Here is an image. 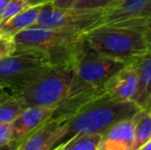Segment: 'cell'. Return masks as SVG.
<instances>
[{"label": "cell", "instance_id": "cell-6", "mask_svg": "<svg viewBox=\"0 0 151 150\" xmlns=\"http://www.w3.org/2000/svg\"><path fill=\"white\" fill-rule=\"evenodd\" d=\"M52 64L44 57L17 52L0 61V88L14 93L43 74Z\"/></svg>", "mask_w": 151, "mask_h": 150}, {"label": "cell", "instance_id": "cell-22", "mask_svg": "<svg viewBox=\"0 0 151 150\" xmlns=\"http://www.w3.org/2000/svg\"><path fill=\"white\" fill-rule=\"evenodd\" d=\"M79 0H52V4L54 7L62 8V9H68V8H73L75 4Z\"/></svg>", "mask_w": 151, "mask_h": 150}, {"label": "cell", "instance_id": "cell-9", "mask_svg": "<svg viewBox=\"0 0 151 150\" xmlns=\"http://www.w3.org/2000/svg\"><path fill=\"white\" fill-rule=\"evenodd\" d=\"M65 120L52 116L47 122L17 142L14 150H52L62 144L65 136Z\"/></svg>", "mask_w": 151, "mask_h": 150}, {"label": "cell", "instance_id": "cell-23", "mask_svg": "<svg viewBox=\"0 0 151 150\" xmlns=\"http://www.w3.org/2000/svg\"><path fill=\"white\" fill-rule=\"evenodd\" d=\"M28 6H43L47 3H52V0H25Z\"/></svg>", "mask_w": 151, "mask_h": 150}, {"label": "cell", "instance_id": "cell-10", "mask_svg": "<svg viewBox=\"0 0 151 150\" xmlns=\"http://www.w3.org/2000/svg\"><path fill=\"white\" fill-rule=\"evenodd\" d=\"M138 92V76L132 64H125L100 88V93L103 96L121 102L136 103Z\"/></svg>", "mask_w": 151, "mask_h": 150}, {"label": "cell", "instance_id": "cell-15", "mask_svg": "<svg viewBox=\"0 0 151 150\" xmlns=\"http://www.w3.org/2000/svg\"><path fill=\"white\" fill-rule=\"evenodd\" d=\"M27 107L6 90L0 96V126L12 122Z\"/></svg>", "mask_w": 151, "mask_h": 150}, {"label": "cell", "instance_id": "cell-14", "mask_svg": "<svg viewBox=\"0 0 151 150\" xmlns=\"http://www.w3.org/2000/svg\"><path fill=\"white\" fill-rule=\"evenodd\" d=\"M42 6H31L0 24V36L14 38L19 33L35 27Z\"/></svg>", "mask_w": 151, "mask_h": 150}, {"label": "cell", "instance_id": "cell-8", "mask_svg": "<svg viewBox=\"0 0 151 150\" xmlns=\"http://www.w3.org/2000/svg\"><path fill=\"white\" fill-rule=\"evenodd\" d=\"M102 11L103 9H62L47 3L42 6L35 27L66 29L86 33L95 28Z\"/></svg>", "mask_w": 151, "mask_h": 150}, {"label": "cell", "instance_id": "cell-5", "mask_svg": "<svg viewBox=\"0 0 151 150\" xmlns=\"http://www.w3.org/2000/svg\"><path fill=\"white\" fill-rule=\"evenodd\" d=\"M124 65L100 56L86 45L73 65V79L67 98L102 95L100 88Z\"/></svg>", "mask_w": 151, "mask_h": 150}, {"label": "cell", "instance_id": "cell-28", "mask_svg": "<svg viewBox=\"0 0 151 150\" xmlns=\"http://www.w3.org/2000/svg\"><path fill=\"white\" fill-rule=\"evenodd\" d=\"M146 111H147L148 114H149V115L151 116V102H150V104H149V107H148V109Z\"/></svg>", "mask_w": 151, "mask_h": 150}, {"label": "cell", "instance_id": "cell-11", "mask_svg": "<svg viewBox=\"0 0 151 150\" xmlns=\"http://www.w3.org/2000/svg\"><path fill=\"white\" fill-rule=\"evenodd\" d=\"M55 107H28L12 122V142H19L54 116Z\"/></svg>", "mask_w": 151, "mask_h": 150}, {"label": "cell", "instance_id": "cell-7", "mask_svg": "<svg viewBox=\"0 0 151 150\" xmlns=\"http://www.w3.org/2000/svg\"><path fill=\"white\" fill-rule=\"evenodd\" d=\"M147 29L151 27V0H116L104 8L96 27ZM95 27V28H96Z\"/></svg>", "mask_w": 151, "mask_h": 150}, {"label": "cell", "instance_id": "cell-27", "mask_svg": "<svg viewBox=\"0 0 151 150\" xmlns=\"http://www.w3.org/2000/svg\"><path fill=\"white\" fill-rule=\"evenodd\" d=\"M137 150H151V140H149L147 143H145L143 146H141Z\"/></svg>", "mask_w": 151, "mask_h": 150}, {"label": "cell", "instance_id": "cell-12", "mask_svg": "<svg viewBox=\"0 0 151 150\" xmlns=\"http://www.w3.org/2000/svg\"><path fill=\"white\" fill-rule=\"evenodd\" d=\"M136 115L112 126L102 135L98 150H133L135 142Z\"/></svg>", "mask_w": 151, "mask_h": 150}, {"label": "cell", "instance_id": "cell-29", "mask_svg": "<svg viewBox=\"0 0 151 150\" xmlns=\"http://www.w3.org/2000/svg\"><path fill=\"white\" fill-rule=\"evenodd\" d=\"M5 92H6L5 90H3V88H0V96H2V95H3Z\"/></svg>", "mask_w": 151, "mask_h": 150}, {"label": "cell", "instance_id": "cell-17", "mask_svg": "<svg viewBox=\"0 0 151 150\" xmlns=\"http://www.w3.org/2000/svg\"><path fill=\"white\" fill-rule=\"evenodd\" d=\"M151 140V116L146 110H140L136 115L135 142L134 149L137 150Z\"/></svg>", "mask_w": 151, "mask_h": 150}, {"label": "cell", "instance_id": "cell-21", "mask_svg": "<svg viewBox=\"0 0 151 150\" xmlns=\"http://www.w3.org/2000/svg\"><path fill=\"white\" fill-rule=\"evenodd\" d=\"M12 142V122L0 126V147L5 146Z\"/></svg>", "mask_w": 151, "mask_h": 150}, {"label": "cell", "instance_id": "cell-19", "mask_svg": "<svg viewBox=\"0 0 151 150\" xmlns=\"http://www.w3.org/2000/svg\"><path fill=\"white\" fill-rule=\"evenodd\" d=\"M116 0H79L73 8L76 9H104Z\"/></svg>", "mask_w": 151, "mask_h": 150}, {"label": "cell", "instance_id": "cell-25", "mask_svg": "<svg viewBox=\"0 0 151 150\" xmlns=\"http://www.w3.org/2000/svg\"><path fill=\"white\" fill-rule=\"evenodd\" d=\"M12 1V0H0V14L4 11V9L6 8V6L8 5V3Z\"/></svg>", "mask_w": 151, "mask_h": 150}, {"label": "cell", "instance_id": "cell-24", "mask_svg": "<svg viewBox=\"0 0 151 150\" xmlns=\"http://www.w3.org/2000/svg\"><path fill=\"white\" fill-rule=\"evenodd\" d=\"M145 35H146V42H147L148 54L151 55V27L145 29Z\"/></svg>", "mask_w": 151, "mask_h": 150}, {"label": "cell", "instance_id": "cell-4", "mask_svg": "<svg viewBox=\"0 0 151 150\" xmlns=\"http://www.w3.org/2000/svg\"><path fill=\"white\" fill-rule=\"evenodd\" d=\"M75 63V62H74ZM52 65L43 74L12 96L28 107H57L67 98L73 79V65Z\"/></svg>", "mask_w": 151, "mask_h": 150}, {"label": "cell", "instance_id": "cell-16", "mask_svg": "<svg viewBox=\"0 0 151 150\" xmlns=\"http://www.w3.org/2000/svg\"><path fill=\"white\" fill-rule=\"evenodd\" d=\"M103 134H77L59 145L61 150H98Z\"/></svg>", "mask_w": 151, "mask_h": 150}, {"label": "cell", "instance_id": "cell-2", "mask_svg": "<svg viewBox=\"0 0 151 150\" xmlns=\"http://www.w3.org/2000/svg\"><path fill=\"white\" fill-rule=\"evenodd\" d=\"M143 110L134 102H121L101 96L86 103L64 119L62 144L77 134H104L112 126Z\"/></svg>", "mask_w": 151, "mask_h": 150}, {"label": "cell", "instance_id": "cell-30", "mask_svg": "<svg viewBox=\"0 0 151 150\" xmlns=\"http://www.w3.org/2000/svg\"><path fill=\"white\" fill-rule=\"evenodd\" d=\"M52 150H61V149H60V146L56 147V148H55V149H52Z\"/></svg>", "mask_w": 151, "mask_h": 150}, {"label": "cell", "instance_id": "cell-20", "mask_svg": "<svg viewBox=\"0 0 151 150\" xmlns=\"http://www.w3.org/2000/svg\"><path fill=\"white\" fill-rule=\"evenodd\" d=\"M16 52V43L10 37L0 36V61L12 56Z\"/></svg>", "mask_w": 151, "mask_h": 150}, {"label": "cell", "instance_id": "cell-13", "mask_svg": "<svg viewBox=\"0 0 151 150\" xmlns=\"http://www.w3.org/2000/svg\"><path fill=\"white\" fill-rule=\"evenodd\" d=\"M129 64L135 68L139 81L136 104L143 110H147L151 102V55H145Z\"/></svg>", "mask_w": 151, "mask_h": 150}, {"label": "cell", "instance_id": "cell-1", "mask_svg": "<svg viewBox=\"0 0 151 150\" xmlns=\"http://www.w3.org/2000/svg\"><path fill=\"white\" fill-rule=\"evenodd\" d=\"M16 52L44 57L52 65L74 63L84 50V32L32 27L14 38Z\"/></svg>", "mask_w": 151, "mask_h": 150}, {"label": "cell", "instance_id": "cell-18", "mask_svg": "<svg viewBox=\"0 0 151 150\" xmlns=\"http://www.w3.org/2000/svg\"><path fill=\"white\" fill-rule=\"evenodd\" d=\"M28 7H30V6H28L25 0H12L6 6L4 11L0 14V24L6 22L10 18L22 12L23 10L27 9Z\"/></svg>", "mask_w": 151, "mask_h": 150}, {"label": "cell", "instance_id": "cell-26", "mask_svg": "<svg viewBox=\"0 0 151 150\" xmlns=\"http://www.w3.org/2000/svg\"><path fill=\"white\" fill-rule=\"evenodd\" d=\"M16 146H17V142H12L9 144L5 145V146L0 147V150H14Z\"/></svg>", "mask_w": 151, "mask_h": 150}, {"label": "cell", "instance_id": "cell-3", "mask_svg": "<svg viewBox=\"0 0 151 150\" xmlns=\"http://www.w3.org/2000/svg\"><path fill=\"white\" fill-rule=\"evenodd\" d=\"M84 40L93 52L123 64L148 54L145 29L96 27L84 33Z\"/></svg>", "mask_w": 151, "mask_h": 150}]
</instances>
